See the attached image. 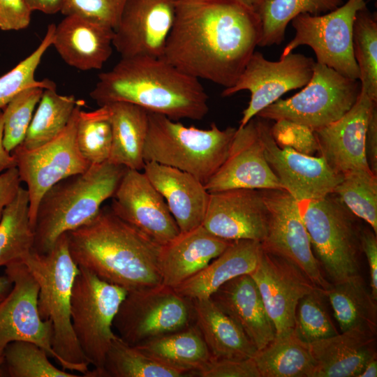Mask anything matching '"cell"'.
<instances>
[{
	"instance_id": "3",
	"label": "cell",
	"mask_w": 377,
	"mask_h": 377,
	"mask_svg": "<svg viewBox=\"0 0 377 377\" xmlns=\"http://www.w3.org/2000/svg\"><path fill=\"white\" fill-rule=\"evenodd\" d=\"M89 95L99 106L128 102L175 121L201 120L209 111V97L199 79L152 57H121L98 75Z\"/></svg>"
},
{
	"instance_id": "48",
	"label": "cell",
	"mask_w": 377,
	"mask_h": 377,
	"mask_svg": "<svg viewBox=\"0 0 377 377\" xmlns=\"http://www.w3.org/2000/svg\"><path fill=\"white\" fill-rule=\"evenodd\" d=\"M32 12L25 0H0V29L19 31L27 28Z\"/></svg>"
},
{
	"instance_id": "20",
	"label": "cell",
	"mask_w": 377,
	"mask_h": 377,
	"mask_svg": "<svg viewBox=\"0 0 377 377\" xmlns=\"http://www.w3.org/2000/svg\"><path fill=\"white\" fill-rule=\"evenodd\" d=\"M202 225L223 239L262 242L266 236L268 214L261 190L233 188L209 193Z\"/></svg>"
},
{
	"instance_id": "43",
	"label": "cell",
	"mask_w": 377,
	"mask_h": 377,
	"mask_svg": "<svg viewBox=\"0 0 377 377\" xmlns=\"http://www.w3.org/2000/svg\"><path fill=\"white\" fill-rule=\"evenodd\" d=\"M323 290L316 288L302 297L297 305L294 332L309 343L339 333L327 311Z\"/></svg>"
},
{
	"instance_id": "32",
	"label": "cell",
	"mask_w": 377,
	"mask_h": 377,
	"mask_svg": "<svg viewBox=\"0 0 377 377\" xmlns=\"http://www.w3.org/2000/svg\"><path fill=\"white\" fill-rule=\"evenodd\" d=\"M135 346L158 361L185 371L189 376H195L212 359L195 323Z\"/></svg>"
},
{
	"instance_id": "31",
	"label": "cell",
	"mask_w": 377,
	"mask_h": 377,
	"mask_svg": "<svg viewBox=\"0 0 377 377\" xmlns=\"http://www.w3.org/2000/svg\"><path fill=\"white\" fill-rule=\"evenodd\" d=\"M323 291L341 332L355 330L376 336L377 300L361 274L330 283Z\"/></svg>"
},
{
	"instance_id": "16",
	"label": "cell",
	"mask_w": 377,
	"mask_h": 377,
	"mask_svg": "<svg viewBox=\"0 0 377 377\" xmlns=\"http://www.w3.org/2000/svg\"><path fill=\"white\" fill-rule=\"evenodd\" d=\"M5 273L13 285L0 303V348L14 341H30L56 360L52 321L43 320L38 311L37 281L22 263L6 266Z\"/></svg>"
},
{
	"instance_id": "13",
	"label": "cell",
	"mask_w": 377,
	"mask_h": 377,
	"mask_svg": "<svg viewBox=\"0 0 377 377\" xmlns=\"http://www.w3.org/2000/svg\"><path fill=\"white\" fill-rule=\"evenodd\" d=\"M315 64L313 58L299 53L291 52L272 61L255 51L236 82L224 89L221 96H230L243 90L250 92V101L239 121V127H242L284 94L304 87L312 77Z\"/></svg>"
},
{
	"instance_id": "58",
	"label": "cell",
	"mask_w": 377,
	"mask_h": 377,
	"mask_svg": "<svg viewBox=\"0 0 377 377\" xmlns=\"http://www.w3.org/2000/svg\"><path fill=\"white\" fill-rule=\"evenodd\" d=\"M365 1V0H364Z\"/></svg>"
},
{
	"instance_id": "6",
	"label": "cell",
	"mask_w": 377,
	"mask_h": 377,
	"mask_svg": "<svg viewBox=\"0 0 377 377\" xmlns=\"http://www.w3.org/2000/svg\"><path fill=\"white\" fill-rule=\"evenodd\" d=\"M143 151L145 162L154 161L190 173L205 184L225 161L237 128L209 129L186 126L166 116L148 113Z\"/></svg>"
},
{
	"instance_id": "18",
	"label": "cell",
	"mask_w": 377,
	"mask_h": 377,
	"mask_svg": "<svg viewBox=\"0 0 377 377\" xmlns=\"http://www.w3.org/2000/svg\"><path fill=\"white\" fill-rule=\"evenodd\" d=\"M112 198V211L157 244L179 234L165 200L143 171L127 169Z\"/></svg>"
},
{
	"instance_id": "55",
	"label": "cell",
	"mask_w": 377,
	"mask_h": 377,
	"mask_svg": "<svg viewBox=\"0 0 377 377\" xmlns=\"http://www.w3.org/2000/svg\"><path fill=\"white\" fill-rule=\"evenodd\" d=\"M377 376V357L369 360L358 377H376Z\"/></svg>"
},
{
	"instance_id": "33",
	"label": "cell",
	"mask_w": 377,
	"mask_h": 377,
	"mask_svg": "<svg viewBox=\"0 0 377 377\" xmlns=\"http://www.w3.org/2000/svg\"><path fill=\"white\" fill-rule=\"evenodd\" d=\"M252 358L260 377H313L315 362L309 343L294 330L276 337Z\"/></svg>"
},
{
	"instance_id": "8",
	"label": "cell",
	"mask_w": 377,
	"mask_h": 377,
	"mask_svg": "<svg viewBox=\"0 0 377 377\" xmlns=\"http://www.w3.org/2000/svg\"><path fill=\"white\" fill-rule=\"evenodd\" d=\"M127 293L79 267L71 293V323L87 362L94 367L84 376L101 377L106 353L116 336L114 318Z\"/></svg>"
},
{
	"instance_id": "41",
	"label": "cell",
	"mask_w": 377,
	"mask_h": 377,
	"mask_svg": "<svg viewBox=\"0 0 377 377\" xmlns=\"http://www.w3.org/2000/svg\"><path fill=\"white\" fill-rule=\"evenodd\" d=\"M54 85L48 79L38 81L21 91L2 110L3 142L7 151L12 152L23 142L44 89Z\"/></svg>"
},
{
	"instance_id": "2",
	"label": "cell",
	"mask_w": 377,
	"mask_h": 377,
	"mask_svg": "<svg viewBox=\"0 0 377 377\" xmlns=\"http://www.w3.org/2000/svg\"><path fill=\"white\" fill-rule=\"evenodd\" d=\"M67 233L68 249L78 267L127 291L162 283L161 246L101 207L89 223Z\"/></svg>"
},
{
	"instance_id": "15",
	"label": "cell",
	"mask_w": 377,
	"mask_h": 377,
	"mask_svg": "<svg viewBox=\"0 0 377 377\" xmlns=\"http://www.w3.org/2000/svg\"><path fill=\"white\" fill-rule=\"evenodd\" d=\"M265 156L282 188L298 202L318 200L333 193L342 174L334 171L322 156L280 147L271 133L267 119L256 116Z\"/></svg>"
},
{
	"instance_id": "45",
	"label": "cell",
	"mask_w": 377,
	"mask_h": 377,
	"mask_svg": "<svg viewBox=\"0 0 377 377\" xmlns=\"http://www.w3.org/2000/svg\"><path fill=\"white\" fill-rule=\"evenodd\" d=\"M126 0H64L61 13L76 15L114 28Z\"/></svg>"
},
{
	"instance_id": "57",
	"label": "cell",
	"mask_w": 377,
	"mask_h": 377,
	"mask_svg": "<svg viewBox=\"0 0 377 377\" xmlns=\"http://www.w3.org/2000/svg\"><path fill=\"white\" fill-rule=\"evenodd\" d=\"M3 349L0 348V376H3Z\"/></svg>"
},
{
	"instance_id": "40",
	"label": "cell",
	"mask_w": 377,
	"mask_h": 377,
	"mask_svg": "<svg viewBox=\"0 0 377 377\" xmlns=\"http://www.w3.org/2000/svg\"><path fill=\"white\" fill-rule=\"evenodd\" d=\"M75 138L82 156L91 165L108 161L110 157L112 133L110 114L106 105L78 114Z\"/></svg>"
},
{
	"instance_id": "1",
	"label": "cell",
	"mask_w": 377,
	"mask_h": 377,
	"mask_svg": "<svg viewBox=\"0 0 377 377\" xmlns=\"http://www.w3.org/2000/svg\"><path fill=\"white\" fill-rule=\"evenodd\" d=\"M261 35L258 14L239 0H177L161 58L226 89L237 80Z\"/></svg>"
},
{
	"instance_id": "36",
	"label": "cell",
	"mask_w": 377,
	"mask_h": 377,
	"mask_svg": "<svg viewBox=\"0 0 377 377\" xmlns=\"http://www.w3.org/2000/svg\"><path fill=\"white\" fill-rule=\"evenodd\" d=\"M78 103L73 95L57 94L56 85L44 89L21 145L33 149L56 138L68 125Z\"/></svg>"
},
{
	"instance_id": "14",
	"label": "cell",
	"mask_w": 377,
	"mask_h": 377,
	"mask_svg": "<svg viewBox=\"0 0 377 377\" xmlns=\"http://www.w3.org/2000/svg\"><path fill=\"white\" fill-rule=\"evenodd\" d=\"M267 209V230L263 249L298 267L318 288L330 283L316 258L298 202L284 189H261Z\"/></svg>"
},
{
	"instance_id": "7",
	"label": "cell",
	"mask_w": 377,
	"mask_h": 377,
	"mask_svg": "<svg viewBox=\"0 0 377 377\" xmlns=\"http://www.w3.org/2000/svg\"><path fill=\"white\" fill-rule=\"evenodd\" d=\"M313 254L330 283L361 274V230L355 216L334 193L298 202Z\"/></svg>"
},
{
	"instance_id": "17",
	"label": "cell",
	"mask_w": 377,
	"mask_h": 377,
	"mask_svg": "<svg viewBox=\"0 0 377 377\" xmlns=\"http://www.w3.org/2000/svg\"><path fill=\"white\" fill-rule=\"evenodd\" d=\"M176 1L126 0L113 29V47L121 57H163L175 21Z\"/></svg>"
},
{
	"instance_id": "5",
	"label": "cell",
	"mask_w": 377,
	"mask_h": 377,
	"mask_svg": "<svg viewBox=\"0 0 377 377\" xmlns=\"http://www.w3.org/2000/svg\"><path fill=\"white\" fill-rule=\"evenodd\" d=\"M22 263L39 285L38 306L41 318L52 321L55 360L63 369L84 375L89 363L74 334L71 317V293L79 267L69 252L67 233L57 239L49 253L32 251Z\"/></svg>"
},
{
	"instance_id": "44",
	"label": "cell",
	"mask_w": 377,
	"mask_h": 377,
	"mask_svg": "<svg viewBox=\"0 0 377 377\" xmlns=\"http://www.w3.org/2000/svg\"><path fill=\"white\" fill-rule=\"evenodd\" d=\"M55 27L54 24H50L37 48L0 77V110L21 91L38 82L35 80V73L43 54L52 45Z\"/></svg>"
},
{
	"instance_id": "9",
	"label": "cell",
	"mask_w": 377,
	"mask_h": 377,
	"mask_svg": "<svg viewBox=\"0 0 377 377\" xmlns=\"http://www.w3.org/2000/svg\"><path fill=\"white\" fill-rule=\"evenodd\" d=\"M360 89L359 80L316 62L311 80L300 92L279 98L256 116L267 120L286 119L314 131L344 115L355 103Z\"/></svg>"
},
{
	"instance_id": "42",
	"label": "cell",
	"mask_w": 377,
	"mask_h": 377,
	"mask_svg": "<svg viewBox=\"0 0 377 377\" xmlns=\"http://www.w3.org/2000/svg\"><path fill=\"white\" fill-rule=\"evenodd\" d=\"M47 352L34 343L14 341L3 348V366L10 377H77L54 366Z\"/></svg>"
},
{
	"instance_id": "29",
	"label": "cell",
	"mask_w": 377,
	"mask_h": 377,
	"mask_svg": "<svg viewBox=\"0 0 377 377\" xmlns=\"http://www.w3.org/2000/svg\"><path fill=\"white\" fill-rule=\"evenodd\" d=\"M194 323L214 359L245 360L258 351L242 329L209 297L192 300Z\"/></svg>"
},
{
	"instance_id": "30",
	"label": "cell",
	"mask_w": 377,
	"mask_h": 377,
	"mask_svg": "<svg viewBox=\"0 0 377 377\" xmlns=\"http://www.w3.org/2000/svg\"><path fill=\"white\" fill-rule=\"evenodd\" d=\"M112 126V141L108 161L128 169L142 171L145 164L144 146L149 118L145 109L128 102L107 105Z\"/></svg>"
},
{
	"instance_id": "12",
	"label": "cell",
	"mask_w": 377,
	"mask_h": 377,
	"mask_svg": "<svg viewBox=\"0 0 377 377\" xmlns=\"http://www.w3.org/2000/svg\"><path fill=\"white\" fill-rule=\"evenodd\" d=\"M80 105H77L68 125L56 138L33 149L20 145L11 152L20 179L27 186L33 230L38 204L44 194L61 180L82 173L91 165L82 156L76 142Z\"/></svg>"
},
{
	"instance_id": "25",
	"label": "cell",
	"mask_w": 377,
	"mask_h": 377,
	"mask_svg": "<svg viewBox=\"0 0 377 377\" xmlns=\"http://www.w3.org/2000/svg\"><path fill=\"white\" fill-rule=\"evenodd\" d=\"M231 242L214 235L202 225L179 232L161 246L158 260L162 284L171 288L179 286L206 267Z\"/></svg>"
},
{
	"instance_id": "56",
	"label": "cell",
	"mask_w": 377,
	"mask_h": 377,
	"mask_svg": "<svg viewBox=\"0 0 377 377\" xmlns=\"http://www.w3.org/2000/svg\"><path fill=\"white\" fill-rule=\"evenodd\" d=\"M239 1L255 10L260 1V0H239Z\"/></svg>"
},
{
	"instance_id": "39",
	"label": "cell",
	"mask_w": 377,
	"mask_h": 377,
	"mask_svg": "<svg viewBox=\"0 0 377 377\" xmlns=\"http://www.w3.org/2000/svg\"><path fill=\"white\" fill-rule=\"evenodd\" d=\"M333 193L377 234V175L371 170L348 171L342 174Z\"/></svg>"
},
{
	"instance_id": "51",
	"label": "cell",
	"mask_w": 377,
	"mask_h": 377,
	"mask_svg": "<svg viewBox=\"0 0 377 377\" xmlns=\"http://www.w3.org/2000/svg\"><path fill=\"white\" fill-rule=\"evenodd\" d=\"M21 182L16 167L0 175V219L5 207L17 195Z\"/></svg>"
},
{
	"instance_id": "54",
	"label": "cell",
	"mask_w": 377,
	"mask_h": 377,
	"mask_svg": "<svg viewBox=\"0 0 377 377\" xmlns=\"http://www.w3.org/2000/svg\"><path fill=\"white\" fill-rule=\"evenodd\" d=\"M13 281L6 274L0 276V303L6 298L13 288Z\"/></svg>"
},
{
	"instance_id": "19",
	"label": "cell",
	"mask_w": 377,
	"mask_h": 377,
	"mask_svg": "<svg viewBox=\"0 0 377 377\" xmlns=\"http://www.w3.org/2000/svg\"><path fill=\"white\" fill-rule=\"evenodd\" d=\"M250 275L274 325L276 337L293 331L298 302L318 287L295 265L263 248Z\"/></svg>"
},
{
	"instance_id": "49",
	"label": "cell",
	"mask_w": 377,
	"mask_h": 377,
	"mask_svg": "<svg viewBox=\"0 0 377 377\" xmlns=\"http://www.w3.org/2000/svg\"><path fill=\"white\" fill-rule=\"evenodd\" d=\"M372 229L362 228L361 248L367 259L370 274V290L377 300V237Z\"/></svg>"
},
{
	"instance_id": "10",
	"label": "cell",
	"mask_w": 377,
	"mask_h": 377,
	"mask_svg": "<svg viewBox=\"0 0 377 377\" xmlns=\"http://www.w3.org/2000/svg\"><path fill=\"white\" fill-rule=\"evenodd\" d=\"M192 300L173 288L158 286L128 291L114 318L122 340L136 346L194 324Z\"/></svg>"
},
{
	"instance_id": "27",
	"label": "cell",
	"mask_w": 377,
	"mask_h": 377,
	"mask_svg": "<svg viewBox=\"0 0 377 377\" xmlns=\"http://www.w3.org/2000/svg\"><path fill=\"white\" fill-rule=\"evenodd\" d=\"M315 362L313 377H358L377 357L376 336L351 330L309 343Z\"/></svg>"
},
{
	"instance_id": "24",
	"label": "cell",
	"mask_w": 377,
	"mask_h": 377,
	"mask_svg": "<svg viewBox=\"0 0 377 377\" xmlns=\"http://www.w3.org/2000/svg\"><path fill=\"white\" fill-rule=\"evenodd\" d=\"M143 172L165 200L180 232L202 225L210 193L193 175L154 161L145 162Z\"/></svg>"
},
{
	"instance_id": "38",
	"label": "cell",
	"mask_w": 377,
	"mask_h": 377,
	"mask_svg": "<svg viewBox=\"0 0 377 377\" xmlns=\"http://www.w3.org/2000/svg\"><path fill=\"white\" fill-rule=\"evenodd\" d=\"M353 49L361 89L377 101V17L367 5L358 10L353 22Z\"/></svg>"
},
{
	"instance_id": "22",
	"label": "cell",
	"mask_w": 377,
	"mask_h": 377,
	"mask_svg": "<svg viewBox=\"0 0 377 377\" xmlns=\"http://www.w3.org/2000/svg\"><path fill=\"white\" fill-rule=\"evenodd\" d=\"M376 102L360 89L355 103L344 115L313 131L318 152L336 172L371 170L364 154V136L371 108Z\"/></svg>"
},
{
	"instance_id": "11",
	"label": "cell",
	"mask_w": 377,
	"mask_h": 377,
	"mask_svg": "<svg viewBox=\"0 0 377 377\" xmlns=\"http://www.w3.org/2000/svg\"><path fill=\"white\" fill-rule=\"evenodd\" d=\"M364 0H348L337 8L320 15L301 14L292 20L293 38L283 48L281 57L293 52L300 45L314 52L316 63L340 74L359 80L360 72L353 49V22Z\"/></svg>"
},
{
	"instance_id": "52",
	"label": "cell",
	"mask_w": 377,
	"mask_h": 377,
	"mask_svg": "<svg viewBox=\"0 0 377 377\" xmlns=\"http://www.w3.org/2000/svg\"><path fill=\"white\" fill-rule=\"evenodd\" d=\"M30 8L52 15L61 12L64 0H25Z\"/></svg>"
},
{
	"instance_id": "50",
	"label": "cell",
	"mask_w": 377,
	"mask_h": 377,
	"mask_svg": "<svg viewBox=\"0 0 377 377\" xmlns=\"http://www.w3.org/2000/svg\"><path fill=\"white\" fill-rule=\"evenodd\" d=\"M371 108L364 136V154L371 171L377 175V108Z\"/></svg>"
},
{
	"instance_id": "21",
	"label": "cell",
	"mask_w": 377,
	"mask_h": 377,
	"mask_svg": "<svg viewBox=\"0 0 377 377\" xmlns=\"http://www.w3.org/2000/svg\"><path fill=\"white\" fill-rule=\"evenodd\" d=\"M205 186L209 193L233 188L283 189L265 156L254 117L237 128L225 161Z\"/></svg>"
},
{
	"instance_id": "37",
	"label": "cell",
	"mask_w": 377,
	"mask_h": 377,
	"mask_svg": "<svg viewBox=\"0 0 377 377\" xmlns=\"http://www.w3.org/2000/svg\"><path fill=\"white\" fill-rule=\"evenodd\" d=\"M189 376L128 344L116 334L105 355L101 377Z\"/></svg>"
},
{
	"instance_id": "35",
	"label": "cell",
	"mask_w": 377,
	"mask_h": 377,
	"mask_svg": "<svg viewBox=\"0 0 377 377\" xmlns=\"http://www.w3.org/2000/svg\"><path fill=\"white\" fill-rule=\"evenodd\" d=\"M343 0H260L256 11L262 24L258 46L281 44L288 24L299 15H320L332 11Z\"/></svg>"
},
{
	"instance_id": "23",
	"label": "cell",
	"mask_w": 377,
	"mask_h": 377,
	"mask_svg": "<svg viewBox=\"0 0 377 377\" xmlns=\"http://www.w3.org/2000/svg\"><path fill=\"white\" fill-rule=\"evenodd\" d=\"M113 36V28L104 23L69 15L56 25L52 45L68 66L96 70L110 57Z\"/></svg>"
},
{
	"instance_id": "4",
	"label": "cell",
	"mask_w": 377,
	"mask_h": 377,
	"mask_svg": "<svg viewBox=\"0 0 377 377\" xmlns=\"http://www.w3.org/2000/svg\"><path fill=\"white\" fill-rule=\"evenodd\" d=\"M127 169L108 161L51 187L38 204L33 251L49 253L62 234L92 220L103 202L112 198Z\"/></svg>"
},
{
	"instance_id": "34",
	"label": "cell",
	"mask_w": 377,
	"mask_h": 377,
	"mask_svg": "<svg viewBox=\"0 0 377 377\" xmlns=\"http://www.w3.org/2000/svg\"><path fill=\"white\" fill-rule=\"evenodd\" d=\"M34 232L29 219V198L20 186L0 219V267L22 263L33 251Z\"/></svg>"
},
{
	"instance_id": "53",
	"label": "cell",
	"mask_w": 377,
	"mask_h": 377,
	"mask_svg": "<svg viewBox=\"0 0 377 377\" xmlns=\"http://www.w3.org/2000/svg\"><path fill=\"white\" fill-rule=\"evenodd\" d=\"M3 114L0 110V172L16 167V160L11 152L6 150L3 142Z\"/></svg>"
},
{
	"instance_id": "46",
	"label": "cell",
	"mask_w": 377,
	"mask_h": 377,
	"mask_svg": "<svg viewBox=\"0 0 377 377\" xmlns=\"http://www.w3.org/2000/svg\"><path fill=\"white\" fill-rule=\"evenodd\" d=\"M271 133L280 147H288L313 156L318 152V144L313 131L309 127L286 119H279L271 126Z\"/></svg>"
},
{
	"instance_id": "47",
	"label": "cell",
	"mask_w": 377,
	"mask_h": 377,
	"mask_svg": "<svg viewBox=\"0 0 377 377\" xmlns=\"http://www.w3.org/2000/svg\"><path fill=\"white\" fill-rule=\"evenodd\" d=\"M195 376L260 377L253 358L245 360L212 358Z\"/></svg>"
},
{
	"instance_id": "28",
	"label": "cell",
	"mask_w": 377,
	"mask_h": 377,
	"mask_svg": "<svg viewBox=\"0 0 377 377\" xmlns=\"http://www.w3.org/2000/svg\"><path fill=\"white\" fill-rule=\"evenodd\" d=\"M261 251L259 242L232 241L225 251L206 267L173 288L190 300L209 298L230 280L252 273L257 266Z\"/></svg>"
},
{
	"instance_id": "26",
	"label": "cell",
	"mask_w": 377,
	"mask_h": 377,
	"mask_svg": "<svg viewBox=\"0 0 377 377\" xmlns=\"http://www.w3.org/2000/svg\"><path fill=\"white\" fill-rule=\"evenodd\" d=\"M209 298L242 329L258 350L275 339L274 325L250 274L230 280Z\"/></svg>"
}]
</instances>
